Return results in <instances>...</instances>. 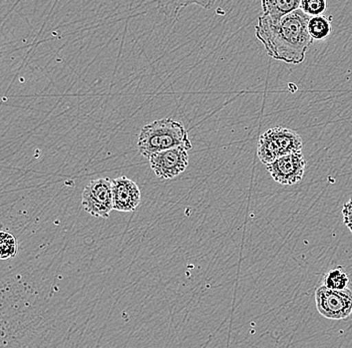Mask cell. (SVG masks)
I'll return each mask as SVG.
<instances>
[{
	"mask_svg": "<svg viewBox=\"0 0 352 348\" xmlns=\"http://www.w3.org/2000/svg\"><path fill=\"white\" fill-rule=\"evenodd\" d=\"M188 150L184 147L153 154L148 158L151 168L162 180L173 179L186 171L189 164Z\"/></svg>",
	"mask_w": 352,
	"mask_h": 348,
	"instance_id": "cell-6",
	"label": "cell"
},
{
	"mask_svg": "<svg viewBox=\"0 0 352 348\" xmlns=\"http://www.w3.org/2000/svg\"><path fill=\"white\" fill-rule=\"evenodd\" d=\"M332 17L327 15L310 17L308 23V32L314 41H323L332 32Z\"/></svg>",
	"mask_w": 352,
	"mask_h": 348,
	"instance_id": "cell-10",
	"label": "cell"
},
{
	"mask_svg": "<svg viewBox=\"0 0 352 348\" xmlns=\"http://www.w3.org/2000/svg\"><path fill=\"white\" fill-rule=\"evenodd\" d=\"M263 14L272 21H280L286 15L300 8L299 0H263Z\"/></svg>",
	"mask_w": 352,
	"mask_h": 348,
	"instance_id": "cell-9",
	"label": "cell"
},
{
	"mask_svg": "<svg viewBox=\"0 0 352 348\" xmlns=\"http://www.w3.org/2000/svg\"><path fill=\"white\" fill-rule=\"evenodd\" d=\"M309 19L300 8L280 21H272L261 13L255 26V35L272 59L300 65L314 43L308 32Z\"/></svg>",
	"mask_w": 352,
	"mask_h": 348,
	"instance_id": "cell-1",
	"label": "cell"
},
{
	"mask_svg": "<svg viewBox=\"0 0 352 348\" xmlns=\"http://www.w3.org/2000/svg\"><path fill=\"white\" fill-rule=\"evenodd\" d=\"M192 149L186 127L171 118L154 121L142 127L138 135V147L142 157L149 158L153 154L175 147Z\"/></svg>",
	"mask_w": 352,
	"mask_h": 348,
	"instance_id": "cell-2",
	"label": "cell"
},
{
	"mask_svg": "<svg viewBox=\"0 0 352 348\" xmlns=\"http://www.w3.org/2000/svg\"><path fill=\"white\" fill-rule=\"evenodd\" d=\"M327 8V2L325 0H301L300 10L308 17H319L323 15Z\"/></svg>",
	"mask_w": 352,
	"mask_h": 348,
	"instance_id": "cell-13",
	"label": "cell"
},
{
	"mask_svg": "<svg viewBox=\"0 0 352 348\" xmlns=\"http://www.w3.org/2000/svg\"><path fill=\"white\" fill-rule=\"evenodd\" d=\"M113 210L133 212L142 202V192L135 182L126 176L112 180Z\"/></svg>",
	"mask_w": 352,
	"mask_h": 348,
	"instance_id": "cell-8",
	"label": "cell"
},
{
	"mask_svg": "<svg viewBox=\"0 0 352 348\" xmlns=\"http://www.w3.org/2000/svg\"><path fill=\"white\" fill-rule=\"evenodd\" d=\"M343 223L351 230L352 233V198L349 202L345 203L342 209Z\"/></svg>",
	"mask_w": 352,
	"mask_h": 348,
	"instance_id": "cell-14",
	"label": "cell"
},
{
	"mask_svg": "<svg viewBox=\"0 0 352 348\" xmlns=\"http://www.w3.org/2000/svg\"><path fill=\"white\" fill-rule=\"evenodd\" d=\"M81 204L89 215L107 219L113 210L112 180L99 178L90 181L83 189Z\"/></svg>",
	"mask_w": 352,
	"mask_h": 348,
	"instance_id": "cell-5",
	"label": "cell"
},
{
	"mask_svg": "<svg viewBox=\"0 0 352 348\" xmlns=\"http://www.w3.org/2000/svg\"><path fill=\"white\" fill-rule=\"evenodd\" d=\"M349 277L343 269L342 266L334 268L329 271L323 278V284L325 287L331 290H345L349 288Z\"/></svg>",
	"mask_w": 352,
	"mask_h": 348,
	"instance_id": "cell-11",
	"label": "cell"
},
{
	"mask_svg": "<svg viewBox=\"0 0 352 348\" xmlns=\"http://www.w3.org/2000/svg\"><path fill=\"white\" fill-rule=\"evenodd\" d=\"M316 309L321 316L330 320H343L352 314V289L331 290L318 286L314 293Z\"/></svg>",
	"mask_w": 352,
	"mask_h": 348,
	"instance_id": "cell-4",
	"label": "cell"
},
{
	"mask_svg": "<svg viewBox=\"0 0 352 348\" xmlns=\"http://www.w3.org/2000/svg\"><path fill=\"white\" fill-rule=\"evenodd\" d=\"M19 252V244L16 239L10 232L2 231L0 234V258L11 259L16 256Z\"/></svg>",
	"mask_w": 352,
	"mask_h": 348,
	"instance_id": "cell-12",
	"label": "cell"
},
{
	"mask_svg": "<svg viewBox=\"0 0 352 348\" xmlns=\"http://www.w3.org/2000/svg\"><path fill=\"white\" fill-rule=\"evenodd\" d=\"M305 167L307 161L303 154L296 153L277 158L272 164L267 165L266 170L275 182L294 186L303 179Z\"/></svg>",
	"mask_w": 352,
	"mask_h": 348,
	"instance_id": "cell-7",
	"label": "cell"
},
{
	"mask_svg": "<svg viewBox=\"0 0 352 348\" xmlns=\"http://www.w3.org/2000/svg\"><path fill=\"white\" fill-rule=\"evenodd\" d=\"M302 139L297 132L288 127H272L259 136L257 157L267 166L277 158L302 153Z\"/></svg>",
	"mask_w": 352,
	"mask_h": 348,
	"instance_id": "cell-3",
	"label": "cell"
}]
</instances>
